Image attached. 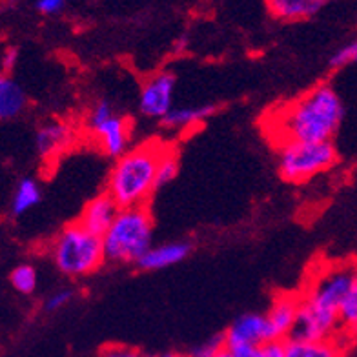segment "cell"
<instances>
[{
    "instance_id": "obj_1",
    "label": "cell",
    "mask_w": 357,
    "mask_h": 357,
    "mask_svg": "<svg viewBox=\"0 0 357 357\" xmlns=\"http://www.w3.org/2000/svg\"><path fill=\"white\" fill-rule=\"evenodd\" d=\"M341 97L330 84H319L299 99L273 109L268 135L278 146L284 142H330L343 121Z\"/></svg>"
},
{
    "instance_id": "obj_2",
    "label": "cell",
    "mask_w": 357,
    "mask_h": 357,
    "mask_svg": "<svg viewBox=\"0 0 357 357\" xmlns=\"http://www.w3.org/2000/svg\"><path fill=\"white\" fill-rule=\"evenodd\" d=\"M354 281V264H337L321 270L299 296L294 339L324 341L341 335V306Z\"/></svg>"
},
{
    "instance_id": "obj_3",
    "label": "cell",
    "mask_w": 357,
    "mask_h": 357,
    "mask_svg": "<svg viewBox=\"0 0 357 357\" xmlns=\"http://www.w3.org/2000/svg\"><path fill=\"white\" fill-rule=\"evenodd\" d=\"M166 146L142 142L119 157L109 172L106 193L121 208L148 206L146 202L157 190V168Z\"/></svg>"
},
{
    "instance_id": "obj_4",
    "label": "cell",
    "mask_w": 357,
    "mask_h": 357,
    "mask_svg": "<svg viewBox=\"0 0 357 357\" xmlns=\"http://www.w3.org/2000/svg\"><path fill=\"white\" fill-rule=\"evenodd\" d=\"M106 261L139 264L153 246V217L148 206L121 208L113 225L102 235Z\"/></svg>"
},
{
    "instance_id": "obj_5",
    "label": "cell",
    "mask_w": 357,
    "mask_h": 357,
    "mask_svg": "<svg viewBox=\"0 0 357 357\" xmlns=\"http://www.w3.org/2000/svg\"><path fill=\"white\" fill-rule=\"evenodd\" d=\"M50 255L56 270L68 278L91 275L106 263L102 237L86 230L79 221L59 231L50 246Z\"/></svg>"
},
{
    "instance_id": "obj_6",
    "label": "cell",
    "mask_w": 357,
    "mask_h": 357,
    "mask_svg": "<svg viewBox=\"0 0 357 357\" xmlns=\"http://www.w3.org/2000/svg\"><path fill=\"white\" fill-rule=\"evenodd\" d=\"M337 162L334 142H284L278 146L279 175L299 184L323 174Z\"/></svg>"
},
{
    "instance_id": "obj_7",
    "label": "cell",
    "mask_w": 357,
    "mask_h": 357,
    "mask_svg": "<svg viewBox=\"0 0 357 357\" xmlns=\"http://www.w3.org/2000/svg\"><path fill=\"white\" fill-rule=\"evenodd\" d=\"M86 130L104 155L119 159L130 150L132 126L130 121L119 115L108 99H100L89 108Z\"/></svg>"
},
{
    "instance_id": "obj_8",
    "label": "cell",
    "mask_w": 357,
    "mask_h": 357,
    "mask_svg": "<svg viewBox=\"0 0 357 357\" xmlns=\"http://www.w3.org/2000/svg\"><path fill=\"white\" fill-rule=\"evenodd\" d=\"M225 341L226 350L234 357H252L257 348L272 343L266 315L255 312L239 315L226 328Z\"/></svg>"
},
{
    "instance_id": "obj_9",
    "label": "cell",
    "mask_w": 357,
    "mask_h": 357,
    "mask_svg": "<svg viewBox=\"0 0 357 357\" xmlns=\"http://www.w3.org/2000/svg\"><path fill=\"white\" fill-rule=\"evenodd\" d=\"M175 84L177 79L169 71H159L148 77L139 93V109L142 115L162 121L175 108Z\"/></svg>"
},
{
    "instance_id": "obj_10",
    "label": "cell",
    "mask_w": 357,
    "mask_h": 357,
    "mask_svg": "<svg viewBox=\"0 0 357 357\" xmlns=\"http://www.w3.org/2000/svg\"><path fill=\"white\" fill-rule=\"evenodd\" d=\"M297 310H299V296L296 294H281L273 299L264 314L272 341L284 343L287 339L291 337L297 321Z\"/></svg>"
},
{
    "instance_id": "obj_11",
    "label": "cell",
    "mask_w": 357,
    "mask_h": 357,
    "mask_svg": "<svg viewBox=\"0 0 357 357\" xmlns=\"http://www.w3.org/2000/svg\"><path fill=\"white\" fill-rule=\"evenodd\" d=\"M75 141V130L66 121L52 119L46 121L43 126L37 130L35 135V146H37L38 155L44 159H53L66 151Z\"/></svg>"
},
{
    "instance_id": "obj_12",
    "label": "cell",
    "mask_w": 357,
    "mask_h": 357,
    "mask_svg": "<svg viewBox=\"0 0 357 357\" xmlns=\"http://www.w3.org/2000/svg\"><path fill=\"white\" fill-rule=\"evenodd\" d=\"M121 212V206L113 201L112 195L108 193H99L88 202L79 217V222L84 226L86 230L93 231L95 235L102 237L108 231L109 226L113 225L115 217Z\"/></svg>"
},
{
    "instance_id": "obj_13",
    "label": "cell",
    "mask_w": 357,
    "mask_h": 357,
    "mask_svg": "<svg viewBox=\"0 0 357 357\" xmlns=\"http://www.w3.org/2000/svg\"><path fill=\"white\" fill-rule=\"evenodd\" d=\"M192 248L193 246L190 241H172V243H165V245L151 246L137 266L141 270H146V272H159V270H165V268L184 261L192 254Z\"/></svg>"
},
{
    "instance_id": "obj_14",
    "label": "cell",
    "mask_w": 357,
    "mask_h": 357,
    "mask_svg": "<svg viewBox=\"0 0 357 357\" xmlns=\"http://www.w3.org/2000/svg\"><path fill=\"white\" fill-rule=\"evenodd\" d=\"M323 0H270L266 10L281 22H303L323 10Z\"/></svg>"
},
{
    "instance_id": "obj_15",
    "label": "cell",
    "mask_w": 357,
    "mask_h": 357,
    "mask_svg": "<svg viewBox=\"0 0 357 357\" xmlns=\"http://www.w3.org/2000/svg\"><path fill=\"white\" fill-rule=\"evenodd\" d=\"M219 109L217 104H201V106H181L177 108L175 106L172 112L166 115L160 124L166 128V130H174V132H184V130H190V128H195L199 124H202L204 121L212 117L213 113Z\"/></svg>"
},
{
    "instance_id": "obj_16",
    "label": "cell",
    "mask_w": 357,
    "mask_h": 357,
    "mask_svg": "<svg viewBox=\"0 0 357 357\" xmlns=\"http://www.w3.org/2000/svg\"><path fill=\"white\" fill-rule=\"evenodd\" d=\"M287 357H343L341 337L324 341H306V339H287L284 341Z\"/></svg>"
},
{
    "instance_id": "obj_17",
    "label": "cell",
    "mask_w": 357,
    "mask_h": 357,
    "mask_svg": "<svg viewBox=\"0 0 357 357\" xmlns=\"http://www.w3.org/2000/svg\"><path fill=\"white\" fill-rule=\"evenodd\" d=\"M28 106V95L10 75H0V123L19 117Z\"/></svg>"
},
{
    "instance_id": "obj_18",
    "label": "cell",
    "mask_w": 357,
    "mask_h": 357,
    "mask_svg": "<svg viewBox=\"0 0 357 357\" xmlns=\"http://www.w3.org/2000/svg\"><path fill=\"white\" fill-rule=\"evenodd\" d=\"M40 199H43V192H40L37 181L31 177L20 178L13 192V199H11V213L15 217L24 215L31 208L37 206Z\"/></svg>"
},
{
    "instance_id": "obj_19",
    "label": "cell",
    "mask_w": 357,
    "mask_h": 357,
    "mask_svg": "<svg viewBox=\"0 0 357 357\" xmlns=\"http://www.w3.org/2000/svg\"><path fill=\"white\" fill-rule=\"evenodd\" d=\"M341 335H348V337H356L357 335V263L354 264V281L350 291H348L347 299H344L343 306H341ZM339 335V337H341Z\"/></svg>"
},
{
    "instance_id": "obj_20",
    "label": "cell",
    "mask_w": 357,
    "mask_h": 357,
    "mask_svg": "<svg viewBox=\"0 0 357 357\" xmlns=\"http://www.w3.org/2000/svg\"><path fill=\"white\" fill-rule=\"evenodd\" d=\"M10 282L11 287L19 291V294L29 296V294H33L35 288H37V270H35L33 264H19V266L13 268V272L10 273Z\"/></svg>"
},
{
    "instance_id": "obj_21",
    "label": "cell",
    "mask_w": 357,
    "mask_h": 357,
    "mask_svg": "<svg viewBox=\"0 0 357 357\" xmlns=\"http://www.w3.org/2000/svg\"><path fill=\"white\" fill-rule=\"evenodd\" d=\"M178 174V160L174 150L166 148L157 168V190L169 184Z\"/></svg>"
},
{
    "instance_id": "obj_22",
    "label": "cell",
    "mask_w": 357,
    "mask_h": 357,
    "mask_svg": "<svg viewBox=\"0 0 357 357\" xmlns=\"http://www.w3.org/2000/svg\"><path fill=\"white\" fill-rule=\"evenodd\" d=\"M226 350V341H225V332L222 334H215L213 337L206 339L204 343L199 344L192 352L193 357H213L217 354H221Z\"/></svg>"
},
{
    "instance_id": "obj_23",
    "label": "cell",
    "mask_w": 357,
    "mask_h": 357,
    "mask_svg": "<svg viewBox=\"0 0 357 357\" xmlns=\"http://www.w3.org/2000/svg\"><path fill=\"white\" fill-rule=\"evenodd\" d=\"M75 297V290L73 288H61V290L53 291L52 296L46 297L44 301V310L46 312H56L70 305Z\"/></svg>"
},
{
    "instance_id": "obj_24",
    "label": "cell",
    "mask_w": 357,
    "mask_h": 357,
    "mask_svg": "<svg viewBox=\"0 0 357 357\" xmlns=\"http://www.w3.org/2000/svg\"><path fill=\"white\" fill-rule=\"evenodd\" d=\"M97 357H153L150 354L142 352L141 348L128 347V344H108L100 348Z\"/></svg>"
},
{
    "instance_id": "obj_25",
    "label": "cell",
    "mask_w": 357,
    "mask_h": 357,
    "mask_svg": "<svg viewBox=\"0 0 357 357\" xmlns=\"http://www.w3.org/2000/svg\"><path fill=\"white\" fill-rule=\"evenodd\" d=\"M354 62H357V38L352 40V43H348L347 46H343L332 55V59H330V66L343 68L348 66V64H354Z\"/></svg>"
},
{
    "instance_id": "obj_26",
    "label": "cell",
    "mask_w": 357,
    "mask_h": 357,
    "mask_svg": "<svg viewBox=\"0 0 357 357\" xmlns=\"http://www.w3.org/2000/svg\"><path fill=\"white\" fill-rule=\"evenodd\" d=\"M35 8L43 15L52 17V15H59L66 10V2L64 0H38L35 2Z\"/></svg>"
},
{
    "instance_id": "obj_27",
    "label": "cell",
    "mask_w": 357,
    "mask_h": 357,
    "mask_svg": "<svg viewBox=\"0 0 357 357\" xmlns=\"http://www.w3.org/2000/svg\"><path fill=\"white\" fill-rule=\"evenodd\" d=\"M252 357H287V354H284V343H281V341H272V343L263 344V347L255 350Z\"/></svg>"
},
{
    "instance_id": "obj_28",
    "label": "cell",
    "mask_w": 357,
    "mask_h": 357,
    "mask_svg": "<svg viewBox=\"0 0 357 357\" xmlns=\"http://www.w3.org/2000/svg\"><path fill=\"white\" fill-rule=\"evenodd\" d=\"M17 62H19V50L17 47H8L4 55H2V68H4L6 75L13 70Z\"/></svg>"
},
{
    "instance_id": "obj_29",
    "label": "cell",
    "mask_w": 357,
    "mask_h": 357,
    "mask_svg": "<svg viewBox=\"0 0 357 357\" xmlns=\"http://www.w3.org/2000/svg\"><path fill=\"white\" fill-rule=\"evenodd\" d=\"M160 357H193L192 354H165V356Z\"/></svg>"
},
{
    "instance_id": "obj_30",
    "label": "cell",
    "mask_w": 357,
    "mask_h": 357,
    "mask_svg": "<svg viewBox=\"0 0 357 357\" xmlns=\"http://www.w3.org/2000/svg\"><path fill=\"white\" fill-rule=\"evenodd\" d=\"M213 357H234V356H231V354L228 352V350H222L221 354H217V356H213Z\"/></svg>"
}]
</instances>
